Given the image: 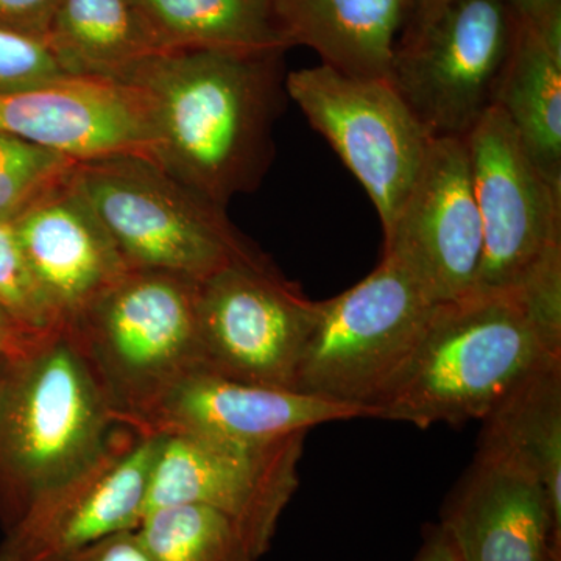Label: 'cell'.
Returning a JSON list of instances; mask_svg holds the SVG:
<instances>
[{"instance_id": "cb8c5ba5", "label": "cell", "mask_w": 561, "mask_h": 561, "mask_svg": "<svg viewBox=\"0 0 561 561\" xmlns=\"http://www.w3.org/2000/svg\"><path fill=\"white\" fill-rule=\"evenodd\" d=\"M76 165L58 151L0 133V219L13 220Z\"/></svg>"}, {"instance_id": "5b68a950", "label": "cell", "mask_w": 561, "mask_h": 561, "mask_svg": "<svg viewBox=\"0 0 561 561\" xmlns=\"http://www.w3.org/2000/svg\"><path fill=\"white\" fill-rule=\"evenodd\" d=\"M77 181L130 271L208 279L260 253L227 209L136 154L77 162Z\"/></svg>"}, {"instance_id": "d4e9b609", "label": "cell", "mask_w": 561, "mask_h": 561, "mask_svg": "<svg viewBox=\"0 0 561 561\" xmlns=\"http://www.w3.org/2000/svg\"><path fill=\"white\" fill-rule=\"evenodd\" d=\"M0 309L28 334L60 330L41 294L10 219H0Z\"/></svg>"}, {"instance_id": "44dd1931", "label": "cell", "mask_w": 561, "mask_h": 561, "mask_svg": "<svg viewBox=\"0 0 561 561\" xmlns=\"http://www.w3.org/2000/svg\"><path fill=\"white\" fill-rule=\"evenodd\" d=\"M158 51L289 49L272 0H133Z\"/></svg>"}, {"instance_id": "484cf974", "label": "cell", "mask_w": 561, "mask_h": 561, "mask_svg": "<svg viewBox=\"0 0 561 561\" xmlns=\"http://www.w3.org/2000/svg\"><path fill=\"white\" fill-rule=\"evenodd\" d=\"M46 39L0 28V95L16 94L65 79Z\"/></svg>"}, {"instance_id": "4dcf8cb0", "label": "cell", "mask_w": 561, "mask_h": 561, "mask_svg": "<svg viewBox=\"0 0 561 561\" xmlns=\"http://www.w3.org/2000/svg\"><path fill=\"white\" fill-rule=\"evenodd\" d=\"M415 561H460L454 551L451 541L440 527H435L424 540L423 548Z\"/></svg>"}, {"instance_id": "d6a6232c", "label": "cell", "mask_w": 561, "mask_h": 561, "mask_svg": "<svg viewBox=\"0 0 561 561\" xmlns=\"http://www.w3.org/2000/svg\"><path fill=\"white\" fill-rule=\"evenodd\" d=\"M7 359H9V357H3V359H0V379H2L3 370H5Z\"/></svg>"}, {"instance_id": "7402d4cb", "label": "cell", "mask_w": 561, "mask_h": 561, "mask_svg": "<svg viewBox=\"0 0 561 561\" xmlns=\"http://www.w3.org/2000/svg\"><path fill=\"white\" fill-rule=\"evenodd\" d=\"M482 423L479 446L518 460L561 507V359L531 373Z\"/></svg>"}, {"instance_id": "d6986e66", "label": "cell", "mask_w": 561, "mask_h": 561, "mask_svg": "<svg viewBox=\"0 0 561 561\" xmlns=\"http://www.w3.org/2000/svg\"><path fill=\"white\" fill-rule=\"evenodd\" d=\"M496 106L542 175L561 191V31L519 22Z\"/></svg>"}, {"instance_id": "4fadbf2b", "label": "cell", "mask_w": 561, "mask_h": 561, "mask_svg": "<svg viewBox=\"0 0 561 561\" xmlns=\"http://www.w3.org/2000/svg\"><path fill=\"white\" fill-rule=\"evenodd\" d=\"M382 253L398 257L435 305L476 290L483 232L465 138L432 139Z\"/></svg>"}, {"instance_id": "1f68e13d", "label": "cell", "mask_w": 561, "mask_h": 561, "mask_svg": "<svg viewBox=\"0 0 561 561\" xmlns=\"http://www.w3.org/2000/svg\"><path fill=\"white\" fill-rule=\"evenodd\" d=\"M446 2H449V0H415L408 24H415V22L426 20L427 16H431L435 10L440 9L443 3Z\"/></svg>"}, {"instance_id": "3957f363", "label": "cell", "mask_w": 561, "mask_h": 561, "mask_svg": "<svg viewBox=\"0 0 561 561\" xmlns=\"http://www.w3.org/2000/svg\"><path fill=\"white\" fill-rule=\"evenodd\" d=\"M121 426L65 331L39 335L10 356L0 379L3 527L98 459Z\"/></svg>"}, {"instance_id": "2e32d148", "label": "cell", "mask_w": 561, "mask_h": 561, "mask_svg": "<svg viewBox=\"0 0 561 561\" xmlns=\"http://www.w3.org/2000/svg\"><path fill=\"white\" fill-rule=\"evenodd\" d=\"M367 419L354 405L236 381L202 368L181 378L130 430L146 435L190 434L236 443H272L332 421Z\"/></svg>"}, {"instance_id": "30bf717a", "label": "cell", "mask_w": 561, "mask_h": 561, "mask_svg": "<svg viewBox=\"0 0 561 561\" xmlns=\"http://www.w3.org/2000/svg\"><path fill=\"white\" fill-rule=\"evenodd\" d=\"M197 313L206 370L294 390L319 301L287 279L267 254L260 251L202 280Z\"/></svg>"}, {"instance_id": "ffe728a7", "label": "cell", "mask_w": 561, "mask_h": 561, "mask_svg": "<svg viewBox=\"0 0 561 561\" xmlns=\"http://www.w3.org/2000/svg\"><path fill=\"white\" fill-rule=\"evenodd\" d=\"M46 41L72 77L125 81L160 54L133 0H60Z\"/></svg>"}, {"instance_id": "8992f818", "label": "cell", "mask_w": 561, "mask_h": 561, "mask_svg": "<svg viewBox=\"0 0 561 561\" xmlns=\"http://www.w3.org/2000/svg\"><path fill=\"white\" fill-rule=\"evenodd\" d=\"M435 302L393 254L356 286L319 301L294 390L364 409L375 405L411 357Z\"/></svg>"}, {"instance_id": "7a4b0ae2", "label": "cell", "mask_w": 561, "mask_h": 561, "mask_svg": "<svg viewBox=\"0 0 561 561\" xmlns=\"http://www.w3.org/2000/svg\"><path fill=\"white\" fill-rule=\"evenodd\" d=\"M561 359V286L474 290L432 309L375 419L416 427L485 420L516 386Z\"/></svg>"}, {"instance_id": "f546056e", "label": "cell", "mask_w": 561, "mask_h": 561, "mask_svg": "<svg viewBox=\"0 0 561 561\" xmlns=\"http://www.w3.org/2000/svg\"><path fill=\"white\" fill-rule=\"evenodd\" d=\"M36 337H39V335L28 334V332L21 330V328L0 309V359L20 353L28 343L35 341Z\"/></svg>"}, {"instance_id": "ba28073f", "label": "cell", "mask_w": 561, "mask_h": 561, "mask_svg": "<svg viewBox=\"0 0 561 561\" xmlns=\"http://www.w3.org/2000/svg\"><path fill=\"white\" fill-rule=\"evenodd\" d=\"M465 140L483 232L476 290L561 280V191L542 175L500 106Z\"/></svg>"}, {"instance_id": "ac0fdd59", "label": "cell", "mask_w": 561, "mask_h": 561, "mask_svg": "<svg viewBox=\"0 0 561 561\" xmlns=\"http://www.w3.org/2000/svg\"><path fill=\"white\" fill-rule=\"evenodd\" d=\"M415 0H272L287 46L360 79H389L394 47Z\"/></svg>"}, {"instance_id": "603a6c76", "label": "cell", "mask_w": 561, "mask_h": 561, "mask_svg": "<svg viewBox=\"0 0 561 561\" xmlns=\"http://www.w3.org/2000/svg\"><path fill=\"white\" fill-rule=\"evenodd\" d=\"M136 531L154 561H260L265 556L241 524L206 505L153 508Z\"/></svg>"}, {"instance_id": "9a60e30c", "label": "cell", "mask_w": 561, "mask_h": 561, "mask_svg": "<svg viewBox=\"0 0 561 561\" xmlns=\"http://www.w3.org/2000/svg\"><path fill=\"white\" fill-rule=\"evenodd\" d=\"M0 133L77 162L114 154L153 157L149 102L142 90L124 81L65 77L0 95Z\"/></svg>"}, {"instance_id": "9c48e42d", "label": "cell", "mask_w": 561, "mask_h": 561, "mask_svg": "<svg viewBox=\"0 0 561 561\" xmlns=\"http://www.w3.org/2000/svg\"><path fill=\"white\" fill-rule=\"evenodd\" d=\"M286 91L364 186L386 238L423 168L431 136L389 79H360L320 65L287 73Z\"/></svg>"}, {"instance_id": "5bb4252c", "label": "cell", "mask_w": 561, "mask_h": 561, "mask_svg": "<svg viewBox=\"0 0 561 561\" xmlns=\"http://www.w3.org/2000/svg\"><path fill=\"white\" fill-rule=\"evenodd\" d=\"M460 561H561V507L540 479L481 448L442 513Z\"/></svg>"}, {"instance_id": "52a82bcc", "label": "cell", "mask_w": 561, "mask_h": 561, "mask_svg": "<svg viewBox=\"0 0 561 561\" xmlns=\"http://www.w3.org/2000/svg\"><path fill=\"white\" fill-rule=\"evenodd\" d=\"M518 31L508 0H449L402 28L389 80L432 139L467 138L496 106Z\"/></svg>"}, {"instance_id": "f1b7e54d", "label": "cell", "mask_w": 561, "mask_h": 561, "mask_svg": "<svg viewBox=\"0 0 561 561\" xmlns=\"http://www.w3.org/2000/svg\"><path fill=\"white\" fill-rule=\"evenodd\" d=\"M523 24L540 31H560L561 0H508Z\"/></svg>"}, {"instance_id": "e0dca14e", "label": "cell", "mask_w": 561, "mask_h": 561, "mask_svg": "<svg viewBox=\"0 0 561 561\" xmlns=\"http://www.w3.org/2000/svg\"><path fill=\"white\" fill-rule=\"evenodd\" d=\"M13 225L60 330L130 271L84 197L76 169L25 206Z\"/></svg>"}, {"instance_id": "4316f807", "label": "cell", "mask_w": 561, "mask_h": 561, "mask_svg": "<svg viewBox=\"0 0 561 561\" xmlns=\"http://www.w3.org/2000/svg\"><path fill=\"white\" fill-rule=\"evenodd\" d=\"M60 0H0V28L46 39Z\"/></svg>"}, {"instance_id": "277c9868", "label": "cell", "mask_w": 561, "mask_h": 561, "mask_svg": "<svg viewBox=\"0 0 561 561\" xmlns=\"http://www.w3.org/2000/svg\"><path fill=\"white\" fill-rule=\"evenodd\" d=\"M197 280L128 271L62 328L122 426L133 427L173 383L205 367Z\"/></svg>"}, {"instance_id": "8fae6325", "label": "cell", "mask_w": 561, "mask_h": 561, "mask_svg": "<svg viewBox=\"0 0 561 561\" xmlns=\"http://www.w3.org/2000/svg\"><path fill=\"white\" fill-rule=\"evenodd\" d=\"M305 440L306 434L260 445L157 435L146 513L164 505H206L236 519L267 553L298 486Z\"/></svg>"}, {"instance_id": "7c38bea8", "label": "cell", "mask_w": 561, "mask_h": 561, "mask_svg": "<svg viewBox=\"0 0 561 561\" xmlns=\"http://www.w3.org/2000/svg\"><path fill=\"white\" fill-rule=\"evenodd\" d=\"M154 451L157 435L121 426L98 459L39 496L5 529L0 561H55L138 529Z\"/></svg>"}, {"instance_id": "83f0119b", "label": "cell", "mask_w": 561, "mask_h": 561, "mask_svg": "<svg viewBox=\"0 0 561 561\" xmlns=\"http://www.w3.org/2000/svg\"><path fill=\"white\" fill-rule=\"evenodd\" d=\"M55 561H154V559L147 551L135 529L111 535Z\"/></svg>"}, {"instance_id": "6da1fadb", "label": "cell", "mask_w": 561, "mask_h": 561, "mask_svg": "<svg viewBox=\"0 0 561 561\" xmlns=\"http://www.w3.org/2000/svg\"><path fill=\"white\" fill-rule=\"evenodd\" d=\"M283 57L284 50L190 49L140 62L124 83L149 102L151 161L224 209L257 190L289 99Z\"/></svg>"}]
</instances>
